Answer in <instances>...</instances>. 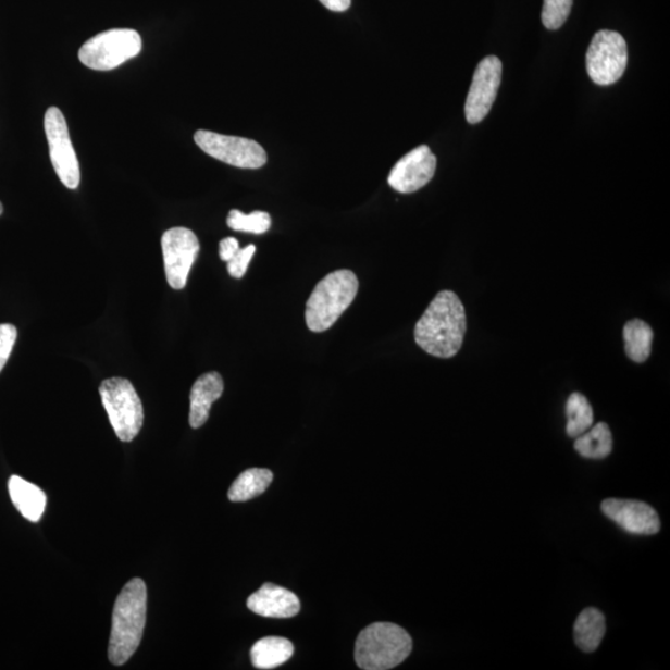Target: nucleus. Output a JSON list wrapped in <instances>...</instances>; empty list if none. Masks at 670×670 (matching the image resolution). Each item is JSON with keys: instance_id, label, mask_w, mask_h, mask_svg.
I'll list each match as a JSON object with an SVG mask.
<instances>
[{"instance_id": "obj_1", "label": "nucleus", "mask_w": 670, "mask_h": 670, "mask_svg": "<svg viewBox=\"0 0 670 670\" xmlns=\"http://www.w3.org/2000/svg\"><path fill=\"white\" fill-rule=\"evenodd\" d=\"M466 331V311L460 297L452 290H443L417 323L415 340L430 356L448 359L461 350Z\"/></svg>"}, {"instance_id": "obj_2", "label": "nucleus", "mask_w": 670, "mask_h": 670, "mask_svg": "<svg viewBox=\"0 0 670 670\" xmlns=\"http://www.w3.org/2000/svg\"><path fill=\"white\" fill-rule=\"evenodd\" d=\"M147 616V586L142 579L131 580L114 604L109 645L110 662L123 666L142 641Z\"/></svg>"}, {"instance_id": "obj_3", "label": "nucleus", "mask_w": 670, "mask_h": 670, "mask_svg": "<svg viewBox=\"0 0 670 670\" xmlns=\"http://www.w3.org/2000/svg\"><path fill=\"white\" fill-rule=\"evenodd\" d=\"M359 289L356 273L338 270L317 284L306 305V323L314 333L328 331L355 301Z\"/></svg>"}, {"instance_id": "obj_4", "label": "nucleus", "mask_w": 670, "mask_h": 670, "mask_svg": "<svg viewBox=\"0 0 670 670\" xmlns=\"http://www.w3.org/2000/svg\"><path fill=\"white\" fill-rule=\"evenodd\" d=\"M412 650L410 634L398 624L377 622L359 633L356 662L365 670H387L398 667Z\"/></svg>"}, {"instance_id": "obj_5", "label": "nucleus", "mask_w": 670, "mask_h": 670, "mask_svg": "<svg viewBox=\"0 0 670 670\" xmlns=\"http://www.w3.org/2000/svg\"><path fill=\"white\" fill-rule=\"evenodd\" d=\"M100 395L112 429L123 443H131L144 426L142 401L127 379L111 377L100 385Z\"/></svg>"}, {"instance_id": "obj_6", "label": "nucleus", "mask_w": 670, "mask_h": 670, "mask_svg": "<svg viewBox=\"0 0 670 670\" xmlns=\"http://www.w3.org/2000/svg\"><path fill=\"white\" fill-rule=\"evenodd\" d=\"M142 50V38L134 29H112L87 40L78 51L82 63L96 72H110Z\"/></svg>"}, {"instance_id": "obj_7", "label": "nucleus", "mask_w": 670, "mask_h": 670, "mask_svg": "<svg viewBox=\"0 0 670 670\" xmlns=\"http://www.w3.org/2000/svg\"><path fill=\"white\" fill-rule=\"evenodd\" d=\"M628 63V42L620 33L601 30L594 35L586 54L591 80L599 86L613 85L623 76Z\"/></svg>"}, {"instance_id": "obj_8", "label": "nucleus", "mask_w": 670, "mask_h": 670, "mask_svg": "<svg viewBox=\"0 0 670 670\" xmlns=\"http://www.w3.org/2000/svg\"><path fill=\"white\" fill-rule=\"evenodd\" d=\"M194 140L202 152L228 165L243 167V170H259L268 163L266 151L249 138L225 136L200 129L194 135Z\"/></svg>"}, {"instance_id": "obj_9", "label": "nucleus", "mask_w": 670, "mask_h": 670, "mask_svg": "<svg viewBox=\"0 0 670 670\" xmlns=\"http://www.w3.org/2000/svg\"><path fill=\"white\" fill-rule=\"evenodd\" d=\"M44 128L48 138L50 160L59 179L66 188L77 189L82 181L80 164L70 138L65 116L55 106L48 109Z\"/></svg>"}, {"instance_id": "obj_10", "label": "nucleus", "mask_w": 670, "mask_h": 670, "mask_svg": "<svg viewBox=\"0 0 670 670\" xmlns=\"http://www.w3.org/2000/svg\"><path fill=\"white\" fill-rule=\"evenodd\" d=\"M162 250L167 284L183 289L200 250L197 235L187 227L170 228L162 236Z\"/></svg>"}, {"instance_id": "obj_11", "label": "nucleus", "mask_w": 670, "mask_h": 670, "mask_svg": "<svg viewBox=\"0 0 670 670\" xmlns=\"http://www.w3.org/2000/svg\"><path fill=\"white\" fill-rule=\"evenodd\" d=\"M501 61L497 57L483 59L475 69L473 82L467 96L464 113L471 125L487 117L501 83Z\"/></svg>"}, {"instance_id": "obj_12", "label": "nucleus", "mask_w": 670, "mask_h": 670, "mask_svg": "<svg viewBox=\"0 0 670 670\" xmlns=\"http://www.w3.org/2000/svg\"><path fill=\"white\" fill-rule=\"evenodd\" d=\"M436 166L435 154L427 146H420L394 165L387 182L396 191L415 193L434 178Z\"/></svg>"}, {"instance_id": "obj_13", "label": "nucleus", "mask_w": 670, "mask_h": 670, "mask_svg": "<svg viewBox=\"0 0 670 670\" xmlns=\"http://www.w3.org/2000/svg\"><path fill=\"white\" fill-rule=\"evenodd\" d=\"M603 513L623 531L634 535H655L660 520L647 502L633 499L608 498L603 501Z\"/></svg>"}, {"instance_id": "obj_14", "label": "nucleus", "mask_w": 670, "mask_h": 670, "mask_svg": "<svg viewBox=\"0 0 670 670\" xmlns=\"http://www.w3.org/2000/svg\"><path fill=\"white\" fill-rule=\"evenodd\" d=\"M249 610L269 619H290L301 611V603L293 591L275 584H264L248 599Z\"/></svg>"}, {"instance_id": "obj_15", "label": "nucleus", "mask_w": 670, "mask_h": 670, "mask_svg": "<svg viewBox=\"0 0 670 670\" xmlns=\"http://www.w3.org/2000/svg\"><path fill=\"white\" fill-rule=\"evenodd\" d=\"M224 381L216 372L202 374L194 383L190 392L189 423L193 429H199L209 419L211 405L222 398Z\"/></svg>"}, {"instance_id": "obj_16", "label": "nucleus", "mask_w": 670, "mask_h": 670, "mask_svg": "<svg viewBox=\"0 0 670 670\" xmlns=\"http://www.w3.org/2000/svg\"><path fill=\"white\" fill-rule=\"evenodd\" d=\"M9 496L21 514L29 522L38 523L47 508V496L38 486L13 475L8 483Z\"/></svg>"}, {"instance_id": "obj_17", "label": "nucleus", "mask_w": 670, "mask_h": 670, "mask_svg": "<svg viewBox=\"0 0 670 670\" xmlns=\"http://www.w3.org/2000/svg\"><path fill=\"white\" fill-rule=\"evenodd\" d=\"M606 633V620L601 611L597 608H585L578 617L574 624V638L576 646L591 654L595 652L605 637Z\"/></svg>"}, {"instance_id": "obj_18", "label": "nucleus", "mask_w": 670, "mask_h": 670, "mask_svg": "<svg viewBox=\"0 0 670 670\" xmlns=\"http://www.w3.org/2000/svg\"><path fill=\"white\" fill-rule=\"evenodd\" d=\"M294 652L293 642L284 637H264L251 648L252 665L258 669H275L285 665Z\"/></svg>"}, {"instance_id": "obj_19", "label": "nucleus", "mask_w": 670, "mask_h": 670, "mask_svg": "<svg viewBox=\"0 0 670 670\" xmlns=\"http://www.w3.org/2000/svg\"><path fill=\"white\" fill-rule=\"evenodd\" d=\"M575 451L590 460H604L610 456L613 448V438L607 423L598 422L591 426L583 435L576 437Z\"/></svg>"}, {"instance_id": "obj_20", "label": "nucleus", "mask_w": 670, "mask_h": 670, "mask_svg": "<svg viewBox=\"0 0 670 670\" xmlns=\"http://www.w3.org/2000/svg\"><path fill=\"white\" fill-rule=\"evenodd\" d=\"M655 333L650 325L642 320H632L625 323L623 328L625 355L634 363H645L652 351Z\"/></svg>"}, {"instance_id": "obj_21", "label": "nucleus", "mask_w": 670, "mask_h": 670, "mask_svg": "<svg viewBox=\"0 0 670 670\" xmlns=\"http://www.w3.org/2000/svg\"><path fill=\"white\" fill-rule=\"evenodd\" d=\"M273 481L268 469H250L243 472L228 491V499L235 502L248 501L262 495Z\"/></svg>"}, {"instance_id": "obj_22", "label": "nucleus", "mask_w": 670, "mask_h": 670, "mask_svg": "<svg viewBox=\"0 0 670 670\" xmlns=\"http://www.w3.org/2000/svg\"><path fill=\"white\" fill-rule=\"evenodd\" d=\"M568 435L576 438L594 425V410L583 394L570 395L567 402Z\"/></svg>"}, {"instance_id": "obj_23", "label": "nucleus", "mask_w": 670, "mask_h": 670, "mask_svg": "<svg viewBox=\"0 0 670 670\" xmlns=\"http://www.w3.org/2000/svg\"><path fill=\"white\" fill-rule=\"evenodd\" d=\"M227 226L235 232L261 235L270 231L271 216L264 211L244 214L240 210H232L227 216Z\"/></svg>"}, {"instance_id": "obj_24", "label": "nucleus", "mask_w": 670, "mask_h": 670, "mask_svg": "<svg viewBox=\"0 0 670 670\" xmlns=\"http://www.w3.org/2000/svg\"><path fill=\"white\" fill-rule=\"evenodd\" d=\"M574 0H544L542 20L546 29L558 30L568 21Z\"/></svg>"}, {"instance_id": "obj_25", "label": "nucleus", "mask_w": 670, "mask_h": 670, "mask_svg": "<svg viewBox=\"0 0 670 670\" xmlns=\"http://www.w3.org/2000/svg\"><path fill=\"white\" fill-rule=\"evenodd\" d=\"M256 252V246L249 245L245 249L236 252L234 258L227 262V271L235 278H243Z\"/></svg>"}, {"instance_id": "obj_26", "label": "nucleus", "mask_w": 670, "mask_h": 670, "mask_svg": "<svg viewBox=\"0 0 670 670\" xmlns=\"http://www.w3.org/2000/svg\"><path fill=\"white\" fill-rule=\"evenodd\" d=\"M16 337L17 331L13 324H0V372L12 355Z\"/></svg>"}, {"instance_id": "obj_27", "label": "nucleus", "mask_w": 670, "mask_h": 670, "mask_svg": "<svg viewBox=\"0 0 670 670\" xmlns=\"http://www.w3.org/2000/svg\"><path fill=\"white\" fill-rule=\"evenodd\" d=\"M240 250V244L235 237H226V239L220 241L219 255L220 259L225 262L231 261L237 251Z\"/></svg>"}, {"instance_id": "obj_28", "label": "nucleus", "mask_w": 670, "mask_h": 670, "mask_svg": "<svg viewBox=\"0 0 670 670\" xmlns=\"http://www.w3.org/2000/svg\"><path fill=\"white\" fill-rule=\"evenodd\" d=\"M320 2L332 12H346L348 11L351 0H320Z\"/></svg>"}, {"instance_id": "obj_29", "label": "nucleus", "mask_w": 670, "mask_h": 670, "mask_svg": "<svg viewBox=\"0 0 670 670\" xmlns=\"http://www.w3.org/2000/svg\"><path fill=\"white\" fill-rule=\"evenodd\" d=\"M3 210H4L3 204H2V202H0V215L3 214Z\"/></svg>"}]
</instances>
